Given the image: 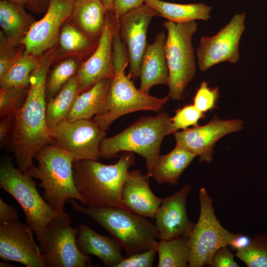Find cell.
Instances as JSON below:
<instances>
[{
    "instance_id": "cell-1",
    "label": "cell",
    "mask_w": 267,
    "mask_h": 267,
    "mask_svg": "<svg viewBox=\"0 0 267 267\" xmlns=\"http://www.w3.org/2000/svg\"><path fill=\"white\" fill-rule=\"evenodd\" d=\"M52 59L48 52L30 77L26 98L14 116L10 141L18 168L26 173L33 165L37 153L53 143L45 118L46 78Z\"/></svg>"
},
{
    "instance_id": "cell-2",
    "label": "cell",
    "mask_w": 267,
    "mask_h": 267,
    "mask_svg": "<svg viewBox=\"0 0 267 267\" xmlns=\"http://www.w3.org/2000/svg\"><path fill=\"white\" fill-rule=\"evenodd\" d=\"M135 164L134 154L123 151L117 162L105 165L93 160H74L73 175L75 186L89 207L126 208L122 200V189Z\"/></svg>"
},
{
    "instance_id": "cell-3",
    "label": "cell",
    "mask_w": 267,
    "mask_h": 267,
    "mask_svg": "<svg viewBox=\"0 0 267 267\" xmlns=\"http://www.w3.org/2000/svg\"><path fill=\"white\" fill-rule=\"evenodd\" d=\"M112 62L114 76L107 94L108 111L103 115L95 116L93 119L105 132L116 119L124 115L140 110L160 111L169 99L167 95L157 98L137 89L131 75H126L129 55L118 31L113 39Z\"/></svg>"
},
{
    "instance_id": "cell-4",
    "label": "cell",
    "mask_w": 267,
    "mask_h": 267,
    "mask_svg": "<svg viewBox=\"0 0 267 267\" xmlns=\"http://www.w3.org/2000/svg\"><path fill=\"white\" fill-rule=\"evenodd\" d=\"M67 201L73 209L90 217L102 226L125 250L126 256L156 247L160 238L156 225L146 217L128 209L118 207H85L76 200Z\"/></svg>"
},
{
    "instance_id": "cell-5",
    "label": "cell",
    "mask_w": 267,
    "mask_h": 267,
    "mask_svg": "<svg viewBox=\"0 0 267 267\" xmlns=\"http://www.w3.org/2000/svg\"><path fill=\"white\" fill-rule=\"evenodd\" d=\"M171 134H174L172 123L167 113L140 117L121 133L104 137L99 145L100 157L114 158L123 151L135 152L145 159L147 171L150 173L160 156L163 139Z\"/></svg>"
},
{
    "instance_id": "cell-6",
    "label": "cell",
    "mask_w": 267,
    "mask_h": 267,
    "mask_svg": "<svg viewBox=\"0 0 267 267\" xmlns=\"http://www.w3.org/2000/svg\"><path fill=\"white\" fill-rule=\"evenodd\" d=\"M38 165L26 173L39 179L44 189V199L54 209L65 214L64 205L68 199H74L86 205L75 185L73 175V157L54 144L48 145L36 154Z\"/></svg>"
},
{
    "instance_id": "cell-7",
    "label": "cell",
    "mask_w": 267,
    "mask_h": 267,
    "mask_svg": "<svg viewBox=\"0 0 267 267\" xmlns=\"http://www.w3.org/2000/svg\"><path fill=\"white\" fill-rule=\"evenodd\" d=\"M33 178L15 168L12 158L5 157L0 161V187L19 204L26 216V224L36 234L43 253L46 249L47 226L53 219L66 216L52 208L38 192Z\"/></svg>"
},
{
    "instance_id": "cell-8",
    "label": "cell",
    "mask_w": 267,
    "mask_h": 267,
    "mask_svg": "<svg viewBox=\"0 0 267 267\" xmlns=\"http://www.w3.org/2000/svg\"><path fill=\"white\" fill-rule=\"evenodd\" d=\"M163 26L167 31L164 50L169 69L167 96L179 100L188 83L194 78L196 63L192 38L196 32L195 21L175 23L166 21Z\"/></svg>"
},
{
    "instance_id": "cell-9",
    "label": "cell",
    "mask_w": 267,
    "mask_h": 267,
    "mask_svg": "<svg viewBox=\"0 0 267 267\" xmlns=\"http://www.w3.org/2000/svg\"><path fill=\"white\" fill-rule=\"evenodd\" d=\"M199 200V218L190 234L189 267L208 266L215 252L222 246L229 245L236 235L220 223L214 213L212 199L204 187L200 189Z\"/></svg>"
},
{
    "instance_id": "cell-10",
    "label": "cell",
    "mask_w": 267,
    "mask_h": 267,
    "mask_svg": "<svg viewBox=\"0 0 267 267\" xmlns=\"http://www.w3.org/2000/svg\"><path fill=\"white\" fill-rule=\"evenodd\" d=\"M50 134L54 144L74 160L97 161L99 145L106 133L93 120L80 119L64 120L50 130Z\"/></svg>"
},
{
    "instance_id": "cell-11",
    "label": "cell",
    "mask_w": 267,
    "mask_h": 267,
    "mask_svg": "<svg viewBox=\"0 0 267 267\" xmlns=\"http://www.w3.org/2000/svg\"><path fill=\"white\" fill-rule=\"evenodd\" d=\"M70 216L51 220L47 226L46 249L43 253L44 267H86L91 262L89 255L78 248V227H73Z\"/></svg>"
},
{
    "instance_id": "cell-12",
    "label": "cell",
    "mask_w": 267,
    "mask_h": 267,
    "mask_svg": "<svg viewBox=\"0 0 267 267\" xmlns=\"http://www.w3.org/2000/svg\"><path fill=\"white\" fill-rule=\"evenodd\" d=\"M245 13L236 14L216 35L200 39L196 56L201 71H205L221 62L234 63L238 61L239 43L245 29Z\"/></svg>"
},
{
    "instance_id": "cell-13",
    "label": "cell",
    "mask_w": 267,
    "mask_h": 267,
    "mask_svg": "<svg viewBox=\"0 0 267 267\" xmlns=\"http://www.w3.org/2000/svg\"><path fill=\"white\" fill-rule=\"evenodd\" d=\"M159 16L154 8L144 4L132 9L118 19L119 36L128 51L132 80L139 77L142 57L147 46V31L153 17Z\"/></svg>"
},
{
    "instance_id": "cell-14",
    "label": "cell",
    "mask_w": 267,
    "mask_h": 267,
    "mask_svg": "<svg viewBox=\"0 0 267 267\" xmlns=\"http://www.w3.org/2000/svg\"><path fill=\"white\" fill-rule=\"evenodd\" d=\"M118 30V19L113 10H107L104 26L97 45L77 72L80 93L88 90L101 80L113 78L112 42Z\"/></svg>"
},
{
    "instance_id": "cell-15",
    "label": "cell",
    "mask_w": 267,
    "mask_h": 267,
    "mask_svg": "<svg viewBox=\"0 0 267 267\" xmlns=\"http://www.w3.org/2000/svg\"><path fill=\"white\" fill-rule=\"evenodd\" d=\"M243 123L238 119L222 120L215 115L205 125L175 132L176 145L198 156L200 162L209 163L217 141L227 134L242 130Z\"/></svg>"
},
{
    "instance_id": "cell-16",
    "label": "cell",
    "mask_w": 267,
    "mask_h": 267,
    "mask_svg": "<svg viewBox=\"0 0 267 267\" xmlns=\"http://www.w3.org/2000/svg\"><path fill=\"white\" fill-rule=\"evenodd\" d=\"M33 231L19 220L0 223V259L26 267H44L43 253L34 240Z\"/></svg>"
},
{
    "instance_id": "cell-17",
    "label": "cell",
    "mask_w": 267,
    "mask_h": 267,
    "mask_svg": "<svg viewBox=\"0 0 267 267\" xmlns=\"http://www.w3.org/2000/svg\"><path fill=\"white\" fill-rule=\"evenodd\" d=\"M75 0H49L44 16L35 22L21 42L24 53L42 55L56 43L63 22L71 16Z\"/></svg>"
},
{
    "instance_id": "cell-18",
    "label": "cell",
    "mask_w": 267,
    "mask_h": 267,
    "mask_svg": "<svg viewBox=\"0 0 267 267\" xmlns=\"http://www.w3.org/2000/svg\"><path fill=\"white\" fill-rule=\"evenodd\" d=\"M191 190V187L186 184L172 195L163 198L154 218L160 240H170L191 233L195 223L189 219L186 207Z\"/></svg>"
},
{
    "instance_id": "cell-19",
    "label": "cell",
    "mask_w": 267,
    "mask_h": 267,
    "mask_svg": "<svg viewBox=\"0 0 267 267\" xmlns=\"http://www.w3.org/2000/svg\"><path fill=\"white\" fill-rule=\"evenodd\" d=\"M148 173L143 175L139 170L129 172L122 189L124 206L134 213L151 219L155 218L162 198L151 191Z\"/></svg>"
},
{
    "instance_id": "cell-20",
    "label": "cell",
    "mask_w": 267,
    "mask_h": 267,
    "mask_svg": "<svg viewBox=\"0 0 267 267\" xmlns=\"http://www.w3.org/2000/svg\"><path fill=\"white\" fill-rule=\"evenodd\" d=\"M167 35L162 31L156 34L154 42L147 44L141 60L139 89L148 94L156 85L168 84L169 69L164 50Z\"/></svg>"
},
{
    "instance_id": "cell-21",
    "label": "cell",
    "mask_w": 267,
    "mask_h": 267,
    "mask_svg": "<svg viewBox=\"0 0 267 267\" xmlns=\"http://www.w3.org/2000/svg\"><path fill=\"white\" fill-rule=\"evenodd\" d=\"M78 228L76 243L84 254L95 256L107 267H116L125 257L122 247L114 238L101 235L84 223Z\"/></svg>"
},
{
    "instance_id": "cell-22",
    "label": "cell",
    "mask_w": 267,
    "mask_h": 267,
    "mask_svg": "<svg viewBox=\"0 0 267 267\" xmlns=\"http://www.w3.org/2000/svg\"><path fill=\"white\" fill-rule=\"evenodd\" d=\"M111 80H101L88 90L79 93L66 120H89L93 116L105 114L108 111L107 97Z\"/></svg>"
},
{
    "instance_id": "cell-23",
    "label": "cell",
    "mask_w": 267,
    "mask_h": 267,
    "mask_svg": "<svg viewBox=\"0 0 267 267\" xmlns=\"http://www.w3.org/2000/svg\"><path fill=\"white\" fill-rule=\"evenodd\" d=\"M35 22L23 6L6 0L0 1V25L9 41L21 43Z\"/></svg>"
},
{
    "instance_id": "cell-24",
    "label": "cell",
    "mask_w": 267,
    "mask_h": 267,
    "mask_svg": "<svg viewBox=\"0 0 267 267\" xmlns=\"http://www.w3.org/2000/svg\"><path fill=\"white\" fill-rule=\"evenodd\" d=\"M196 155L176 145L168 154L160 155L150 173L158 183L175 185L184 170Z\"/></svg>"
},
{
    "instance_id": "cell-25",
    "label": "cell",
    "mask_w": 267,
    "mask_h": 267,
    "mask_svg": "<svg viewBox=\"0 0 267 267\" xmlns=\"http://www.w3.org/2000/svg\"><path fill=\"white\" fill-rule=\"evenodd\" d=\"M106 12L101 0H75L71 16L87 36L95 40L101 35Z\"/></svg>"
},
{
    "instance_id": "cell-26",
    "label": "cell",
    "mask_w": 267,
    "mask_h": 267,
    "mask_svg": "<svg viewBox=\"0 0 267 267\" xmlns=\"http://www.w3.org/2000/svg\"><path fill=\"white\" fill-rule=\"evenodd\" d=\"M145 4L157 11L159 16L175 23L208 20L212 8L202 3L178 4L161 0H145Z\"/></svg>"
},
{
    "instance_id": "cell-27",
    "label": "cell",
    "mask_w": 267,
    "mask_h": 267,
    "mask_svg": "<svg viewBox=\"0 0 267 267\" xmlns=\"http://www.w3.org/2000/svg\"><path fill=\"white\" fill-rule=\"evenodd\" d=\"M79 93V83L75 74L46 104L45 118L50 130L66 120Z\"/></svg>"
},
{
    "instance_id": "cell-28",
    "label": "cell",
    "mask_w": 267,
    "mask_h": 267,
    "mask_svg": "<svg viewBox=\"0 0 267 267\" xmlns=\"http://www.w3.org/2000/svg\"><path fill=\"white\" fill-rule=\"evenodd\" d=\"M190 234L158 242L156 248L159 255L158 267H188L191 251Z\"/></svg>"
},
{
    "instance_id": "cell-29",
    "label": "cell",
    "mask_w": 267,
    "mask_h": 267,
    "mask_svg": "<svg viewBox=\"0 0 267 267\" xmlns=\"http://www.w3.org/2000/svg\"><path fill=\"white\" fill-rule=\"evenodd\" d=\"M39 64L36 56L19 53L10 67L0 78V88L28 87L32 73Z\"/></svg>"
},
{
    "instance_id": "cell-30",
    "label": "cell",
    "mask_w": 267,
    "mask_h": 267,
    "mask_svg": "<svg viewBox=\"0 0 267 267\" xmlns=\"http://www.w3.org/2000/svg\"><path fill=\"white\" fill-rule=\"evenodd\" d=\"M234 255L248 267H267V234L255 235L247 247L237 251Z\"/></svg>"
},
{
    "instance_id": "cell-31",
    "label": "cell",
    "mask_w": 267,
    "mask_h": 267,
    "mask_svg": "<svg viewBox=\"0 0 267 267\" xmlns=\"http://www.w3.org/2000/svg\"><path fill=\"white\" fill-rule=\"evenodd\" d=\"M76 61L68 59L59 63L52 71L46 84L45 92L48 100L53 98L79 69Z\"/></svg>"
},
{
    "instance_id": "cell-32",
    "label": "cell",
    "mask_w": 267,
    "mask_h": 267,
    "mask_svg": "<svg viewBox=\"0 0 267 267\" xmlns=\"http://www.w3.org/2000/svg\"><path fill=\"white\" fill-rule=\"evenodd\" d=\"M61 48L66 52L87 50L97 45L94 40L71 24L64 25L59 37Z\"/></svg>"
},
{
    "instance_id": "cell-33",
    "label": "cell",
    "mask_w": 267,
    "mask_h": 267,
    "mask_svg": "<svg viewBox=\"0 0 267 267\" xmlns=\"http://www.w3.org/2000/svg\"><path fill=\"white\" fill-rule=\"evenodd\" d=\"M28 87L0 88V116H15L23 104L28 92Z\"/></svg>"
},
{
    "instance_id": "cell-34",
    "label": "cell",
    "mask_w": 267,
    "mask_h": 267,
    "mask_svg": "<svg viewBox=\"0 0 267 267\" xmlns=\"http://www.w3.org/2000/svg\"><path fill=\"white\" fill-rule=\"evenodd\" d=\"M205 117L203 113L198 110L194 105H187L176 112L171 118L174 134L179 129L184 130L189 126L196 127L200 119Z\"/></svg>"
},
{
    "instance_id": "cell-35",
    "label": "cell",
    "mask_w": 267,
    "mask_h": 267,
    "mask_svg": "<svg viewBox=\"0 0 267 267\" xmlns=\"http://www.w3.org/2000/svg\"><path fill=\"white\" fill-rule=\"evenodd\" d=\"M218 87L211 89L206 81L201 84L194 98V106L202 113L212 110L216 107L219 97Z\"/></svg>"
},
{
    "instance_id": "cell-36",
    "label": "cell",
    "mask_w": 267,
    "mask_h": 267,
    "mask_svg": "<svg viewBox=\"0 0 267 267\" xmlns=\"http://www.w3.org/2000/svg\"><path fill=\"white\" fill-rule=\"evenodd\" d=\"M15 44L8 40L3 32H0V78L10 67L19 55Z\"/></svg>"
},
{
    "instance_id": "cell-37",
    "label": "cell",
    "mask_w": 267,
    "mask_h": 267,
    "mask_svg": "<svg viewBox=\"0 0 267 267\" xmlns=\"http://www.w3.org/2000/svg\"><path fill=\"white\" fill-rule=\"evenodd\" d=\"M124 257L116 267H151L157 252L156 248Z\"/></svg>"
},
{
    "instance_id": "cell-38",
    "label": "cell",
    "mask_w": 267,
    "mask_h": 267,
    "mask_svg": "<svg viewBox=\"0 0 267 267\" xmlns=\"http://www.w3.org/2000/svg\"><path fill=\"white\" fill-rule=\"evenodd\" d=\"M210 267H238L239 266L234 259V255L229 250L228 245L217 249L212 256Z\"/></svg>"
},
{
    "instance_id": "cell-39",
    "label": "cell",
    "mask_w": 267,
    "mask_h": 267,
    "mask_svg": "<svg viewBox=\"0 0 267 267\" xmlns=\"http://www.w3.org/2000/svg\"><path fill=\"white\" fill-rule=\"evenodd\" d=\"M15 116L1 118L0 122V143L3 147L10 143L13 128Z\"/></svg>"
},
{
    "instance_id": "cell-40",
    "label": "cell",
    "mask_w": 267,
    "mask_h": 267,
    "mask_svg": "<svg viewBox=\"0 0 267 267\" xmlns=\"http://www.w3.org/2000/svg\"><path fill=\"white\" fill-rule=\"evenodd\" d=\"M145 0H114L113 10L117 19L127 11L142 5Z\"/></svg>"
},
{
    "instance_id": "cell-41",
    "label": "cell",
    "mask_w": 267,
    "mask_h": 267,
    "mask_svg": "<svg viewBox=\"0 0 267 267\" xmlns=\"http://www.w3.org/2000/svg\"><path fill=\"white\" fill-rule=\"evenodd\" d=\"M19 220L18 215L15 208L5 203L0 198V223Z\"/></svg>"
},
{
    "instance_id": "cell-42",
    "label": "cell",
    "mask_w": 267,
    "mask_h": 267,
    "mask_svg": "<svg viewBox=\"0 0 267 267\" xmlns=\"http://www.w3.org/2000/svg\"><path fill=\"white\" fill-rule=\"evenodd\" d=\"M251 240V238L246 235L237 233L229 245L238 251L247 247L250 244Z\"/></svg>"
},
{
    "instance_id": "cell-43",
    "label": "cell",
    "mask_w": 267,
    "mask_h": 267,
    "mask_svg": "<svg viewBox=\"0 0 267 267\" xmlns=\"http://www.w3.org/2000/svg\"><path fill=\"white\" fill-rule=\"evenodd\" d=\"M49 0H30L26 5L33 11H41L47 7Z\"/></svg>"
},
{
    "instance_id": "cell-44",
    "label": "cell",
    "mask_w": 267,
    "mask_h": 267,
    "mask_svg": "<svg viewBox=\"0 0 267 267\" xmlns=\"http://www.w3.org/2000/svg\"><path fill=\"white\" fill-rule=\"evenodd\" d=\"M107 10H113L114 0H101Z\"/></svg>"
},
{
    "instance_id": "cell-45",
    "label": "cell",
    "mask_w": 267,
    "mask_h": 267,
    "mask_svg": "<svg viewBox=\"0 0 267 267\" xmlns=\"http://www.w3.org/2000/svg\"><path fill=\"white\" fill-rule=\"evenodd\" d=\"M12 3L24 6L26 5L30 0H6Z\"/></svg>"
},
{
    "instance_id": "cell-46",
    "label": "cell",
    "mask_w": 267,
    "mask_h": 267,
    "mask_svg": "<svg viewBox=\"0 0 267 267\" xmlns=\"http://www.w3.org/2000/svg\"><path fill=\"white\" fill-rule=\"evenodd\" d=\"M0 267H14L12 265L8 263L7 261H3L0 262Z\"/></svg>"
}]
</instances>
